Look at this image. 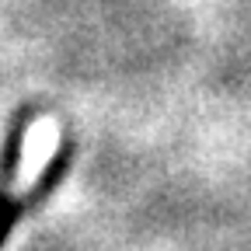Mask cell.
<instances>
[{
    "instance_id": "obj_1",
    "label": "cell",
    "mask_w": 251,
    "mask_h": 251,
    "mask_svg": "<svg viewBox=\"0 0 251 251\" xmlns=\"http://www.w3.org/2000/svg\"><path fill=\"white\" fill-rule=\"evenodd\" d=\"M70 157H74V143L67 140L52 157H49V164L42 168V175L35 178V185L28 188V192L21 196V199H11V206H7V216H4V224H0V237H4V244H7V237H11V230H14V224L28 213V209H35L52 188L63 181V175H67V168H70Z\"/></svg>"
},
{
    "instance_id": "obj_2",
    "label": "cell",
    "mask_w": 251,
    "mask_h": 251,
    "mask_svg": "<svg viewBox=\"0 0 251 251\" xmlns=\"http://www.w3.org/2000/svg\"><path fill=\"white\" fill-rule=\"evenodd\" d=\"M39 112L31 105H21L7 126V136H4V147H0V224L7 216V206H11V185H14V175H18V164H21V150H25V133L31 119ZM0 248H4V237H0Z\"/></svg>"
}]
</instances>
